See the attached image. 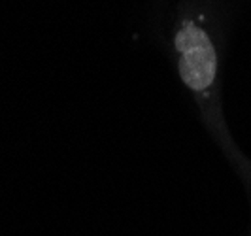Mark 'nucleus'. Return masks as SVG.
<instances>
[{
	"label": "nucleus",
	"mask_w": 251,
	"mask_h": 236,
	"mask_svg": "<svg viewBox=\"0 0 251 236\" xmlns=\"http://www.w3.org/2000/svg\"><path fill=\"white\" fill-rule=\"evenodd\" d=\"M176 48L181 53L179 72L183 81L195 91L208 87L215 78V51L204 30L185 25L177 32Z\"/></svg>",
	"instance_id": "f257e3e1"
}]
</instances>
